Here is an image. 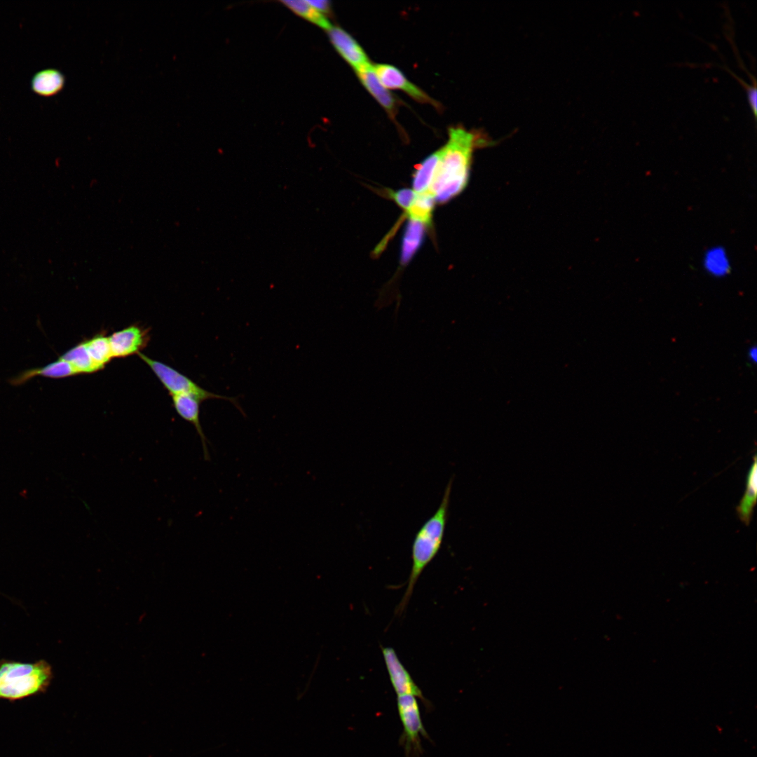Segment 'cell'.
<instances>
[{
  "mask_svg": "<svg viewBox=\"0 0 757 757\" xmlns=\"http://www.w3.org/2000/svg\"><path fill=\"white\" fill-rule=\"evenodd\" d=\"M494 142L482 130L461 125L449 129V138L439 149V160L429 193L436 202L445 203L461 193L468 184L475 151Z\"/></svg>",
  "mask_w": 757,
  "mask_h": 757,
  "instance_id": "6da1fadb",
  "label": "cell"
},
{
  "mask_svg": "<svg viewBox=\"0 0 757 757\" xmlns=\"http://www.w3.org/2000/svg\"><path fill=\"white\" fill-rule=\"evenodd\" d=\"M451 485L452 479L445 488L437 510L416 533L411 547V569L405 592L396 609L398 615L404 611L419 576L442 546L449 517Z\"/></svg>",
  "mask_w": 757,
  "mask_h": 757,
  "instance_id": "7a4b0ae2",
  "label": "cell"
},
{
  "mask_svg": "<svg viewBox=\"0 0 757 757\" xmlns=\"http://www.w3.org/2000/svg\"><path fill=\"white\" fill-rule=\"evenodd\" d=\"M53 678L51 665L44 660L34 662L0 660V699L16 701L44 693Z\"/></svg>",
  "mask_w": 757,
  "mask_h": 757,
  "instance_id": "3957f363",
  "label": "cell"
},
{
  "mask_svg": "<svg viewBox=\"0 0 757 757\" xmlns=\"http://www.w3.org/2000/svg\"><path fill=\"white\" fill-rule=\"evenodd\" d=\"M137 355L151 368L171 395H189L200 400L202 402L209 399L227 400L234 404L244 416L245 415L236 397L218 395L207 391L186 376L166 364L153 360L142 353H139Z\"/></svg>",
  "mask_w": 757,
  "mask_h": 757,
  "instance_id": "277c9868",
  "label": "cell"
},
{
  "mask_svg": "<svg viewBox=\"0 0 757 757\" xmlns=\"http://www.w3.org/2000/svg\"><path fill=\"white\" fill-rule=\"evenodd\" d=\"M397 709L403 725L402 742L409 754L420 753L421 735L427 736L421 721L419 707L416 697L411 695H397Z\"/></svg>",
  "mask_w": 757,
  "mask_h": 757,
  "instance_id": "5b68a950",
  "label": "cell"
},
{
  "mask_svg": "<svg viewBox=\"0 0 757 757\" xmlns=\"http://www.w3.org/2000/svg\"><path fill=\"white\" fill-rule=\"evenodd\" d=\"M374 69L381 83L388 90H399L416 102L439 108V104L426 93L411 82L396 67L389 64H376Z\"/></svg>",
  "mask_w": 757,
  "mask_h": 757,
  "instance_id": "8992f818",
  "label": "cell"
},
{
  "mask_svg": "<svg viewBox=\"0 0 757 757\" xmlns=\"http://www.w3.org/2000/svg\"><path fill=\"white\" fill-rule=\"evenodd\" d=\"M330 41L339 54L355 72L371 65L364 49L346 30L339 27H332L327 30Z\"/></svg>",
  "mask_w": 757,
  "mask_h": 757,
  "instance_id": "52a82bcc",
  "label": "cell"
},
{
  "mask_svg": "<svg viewBox=\"0 0 757 757\" xmlns=\"http://www.w3.org/2000/svg\"><path fill=\"white\" fill-rule=\"evenodd\" d=\"M149 332L142 327L132 325L114 332L109 336L114 357H125L138 354L149 341Z\"/></svg>",
  "mask_w": 757,
  "mask_h": 757,
  "instance_id": "ba28073f",
  "label": "cell"
},
{
  "mask_svg": "<svg viewBox=\"0 0 757 757\" xmlns=\"http://www.w3.org/2000/svg\"><path fill=\"white\" fill-rule=\"evenodd\" d=\"M381 650L390 681L397 695H411L425 702L421 689L402 664L395 650L391 647H382Z\"/></svg>",
  "mask_w": 757,
  "mask_h": 757,
  "instance_id": "9c48e42d",
  "label": "cell"
},
{
  "mask_svg": "<svg viewBox=\"0 0 757 757\" xmlns=\"http://www.w3.org/2000/svg\"><path fill=\"white\" fill-rule=\"evenodd\" d=\"M173 407L178 415L193 425L200 439L203 458L209 461L208 439L206 437L200 421V406L201 400L189 395H172Z\"/></svg>",
  "mask_w": 757,
  "mask_h": 757,
  "instance_id": "30bf717a",
  "label": "cell"
},
{
  "mask_svg": "<svg viewBox=\"0 0 757 757\" xmlns=\"http://www.w3.org/2000/svg\"><path fill=\"white\" fill-rule=\"evenodd\" d=\"M358 79L365 89L385 109L389 116L395 118L397 112L398 102L393 94L379 81L374 69V65L356 72Z\"/></svg>",
  "mask_w": 757,
  "mask_h": 757,
  "instance_id": "8fae6325",
  "label": "cell"
},
{
  "mask_svg": "<svg viewBox=\"0 0 757 757\" xmlns=\"http://www.w3.org/2000/svg\"><path fill=\"white\" fill-rule=\"evenodd\" d=\"M77 374L76 371L69 362L59 357L57 360L43 367L22 371L19 375L11 378L10 383L13 386H19L35 376L62 378Z\"/></svg>",
  "mask_w": 757,
  "mask_h": 757,
  "instance_id": "7c38bea8",
  "label": "cell"
},
{
  "mask_svg": "<svg viewBox=\"0 0 757 757\" xmlns=\"http://www.w3.org/2000/svg\"><path fill=\"white\" fill-rule=\"evenodd\" d=\"M64 81V76L61 71L48 68L34 75L31 81V88L35 93L41 96L50 97L62 90Z\"/></svg>",
  "mask_w": 757,
  "mask_h": 757,
  "instance_id": "4fadbf2b",
  "label": "cell"
},
{
  "mask_svg": "<svg viewBox=\"0 0 757 757\" xmlns=\"http://www.w3.org/2000/svg\"><path fill=\"white\" fill-rule=\"evenodd\" d=\"M426 226L418 220L409 219L401 245L400 260L402 264H407L421 247L424 239Z\"/></svg>",
  "mask_w": 757,
  "mask_h": 757,
  "instance_id": "5bb4252c",
  "label": "cell"
},
{
  "mask_svg": "<svg viewBox=\"0 0 757 757\" xmlns=\"http://www.w3.org/2000/svg\"><path fill=\"white\" fill-rule=\"evenodd\" d=\"M756 456H754L753 464L751 466L746 478V488L745 493L736 508L739 519L745 525H749L750 523L753 515V507L756 503Z\"/></svg>",
  "mask_w": 757,
  "mask_h": 757,
  "instance_id": "9a60e30c",
  "label": "cell"
},
{
  "mask_svg": "<svg viewBox=\"0 0 757 757\" xmlns=\"http://www.w3.org/2000/svg\"><path fill=\"white\" fill-rule=\"evenodd\" d=\"M439 154V149L427 156L416 168L412 180V190L416 193L429 191L438 165Z\"/></svg>",
  "mask_w": 757,
  "mask_h": 757,
  "instance_id": "2e32d148",
  "label": "cell"
},
{
  "mask_svg": "<svg viewBox=\"0 0 757 757\" xmlns=\"http://www.w3.org/2000/svg\"><path fill=\"white\" fill-rule=\"evenodd\" d=\"M87 350L98 371L113 358L109 336L100 333L84 341Z\"/></svg>",
  "mask_w": 757,
  "mask_h": 757,
  "instance_id": "e0dca14e",
  "label": "cell"
},
{
  "mask_svg": "<svg viewBox=\"0 0 757 757\" xmlns=\"http://www.w3.org/2000/svg\"><path fill=\"white\" fill-rule=\"evenodd\" d=\"M60 357L69 362L78 374H91L98 371L87 350L84 341L68 350Z\"/></svg>",
  "mask_w": 757,
  "mask_h": 757,
  "instance_id": "ac0fdd59",
  "label": "cell"
},
{
  "mask_svg": "<svg viewBox=\"0 0 757 757\" xmlns=\"http://www.w3.org/2000/svg\"><path fill=\"white\" fill-rule=\"evenodd\" d=\"M435 200L428 192L417 193L406 214L409 219L418 220L425 225H430Z\"/></svg>",
  "mask_w": 757,
  "mask_h": 757,
  "instance_id": "d6986e66",
  "label": "cell"
},
{
  "mask_svg": "<svg viewBox=\"0 0 757 757\" xmlns=\"http://www.w3.org/2000/svg\"><path fill=\"white\" fill-rule=\"evenodd\" d=\"M281 2L297 15L322 29L329 30L332 27L326 16L309 4L307 1H282Z\"/></svg>",
  "mask_w": 757,
  "mask_h": 757,
  "instance_id": "ffe728a7",
  "label": "cell"
},
{
  "mask_svg": "<svg viewBox=\"0 0 757 757\" xmlns=\"http://www.w3.org/2000/svg\"><path fill=\"white\" fill-rule=\"evenodd\" d=\"M389 196L404 211H407L414 201L416 193L412 189H402L389 191Z\"/></svg>",
  "mask_w": 757,
  "mask_h": 757,
  "instance_id": "44dd1931",
  "label": "cell"
},
{
  "mask_svg": "<svg viewBox=\"0 0 757 757\" xmlns=\"http://www.w3.org/2000/svg\"><path fill=\"white\" fill-rule=\"evenodd\" d=\"M728 71H730L731 72L730 70H728ZM732 75L744 86V89L746 90V95H747V99H748V102H749L751 112L753 114V117H754V118L756 120V114H757V88H756V83H753V85H750V84L746 83L745 81H744L741 78L738 77L737 75H735L734 74H732Z\"/></svg>",
  "mask_w": 757,
  "mask_h": 757,
  "instance_id": "7402d4cb",
  "label": "cell"
},
{
  "mask_svg": "<svg viewBox=\"0 0 757 757\" xmlns=\"http://www.w3.org/2000/svg\"><path fill=\"white\" fill-rule=\"evenodd\" d=\"M309 4L314 7L319 12L325 15V14L329 13L331 10L330 2L327 0H313L307 1Z\"/></svg>",
  "mask_w": 757,
  "mask_h": 757,
  "instance_id": "603a6c76",
  "label": "cell"
}]
</instances>
